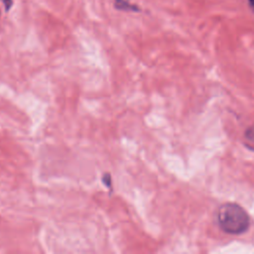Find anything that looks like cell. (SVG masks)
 Masks as SVG:
<instances>
[{
	"mask_svg": "<svg viewBox=\"0 0 254 254\" xmlns=\"http://www.w3.org/2000/svg\"><path fill=\"white\" fill-rule=\"evenodd\" d=\"M217 220L220 228L229 234H241L250 225V218L246 210L234 202L220 205L217 212Z\"/></svg>",
	"mask_w": 254,
	"mask_h": 254,
	"instance_id": "cell-1",
	"label": "cell"
},
{
	"mask_svg": "<svg viewBox=\"0 0 254 254\" xmlns=\"http://www.w3.org/2000/svg\"><path fill=\"white\" fill-rule=\"evenodd\" d=\"M114 5L117 9L122 11H139V8L131 4L128 0H114Z\"/></svg>",
	"mask_w": 254,
	"mask_h": 254,
	"instance_id": "cell-2",
	"label": "cell"
},
{
	"mask_svg": "<svg viewBox=\"0 0 254 254\" xmlns=\"http://www.w3.org/2000/svg\"><path fill=\"white\" fill-rule=\"evenodd\" d=\"M101 180H102L104 186L107 187L111 191L112 190V186H111V176H110V174L109 173H104Z\"/></svg>",
	"mask_w": 254,
	"mask_h": 254,
	"instance_id": "cell-3",
	"label": "cell"
},
{
	"mask_svg": "<svg viewBox=\"0 0 254 254\" xmlns=\"http://www.w3.org/2000/svg\"><path fill=\"white\" fill-rule=\"evenodd\" d=\"M3 3H4V5H5V9H6V11H8L11 7H12V3H13V1L12 0H1Z\"/></svg>",
	"mask_w": 254,
	"mask_h": 254,
	"instance_id": "cell-4",
	"label": "cell"
},
{
	"mask_svg": "<svg viewBox=\"0 0 254 254\" xmlns=\"http://www.w3.org/2000/svg\"><path fill=\"white\" fill-rule=\"evenodd\" d=\"M249 2V6L251 8V10L254 12V0H248Z\"/></svg>",
	"mask_w": 254,
	"mask_h": 254,
	"instance_id": "cell-5",
	"label": "cell"
}]
</instances>
